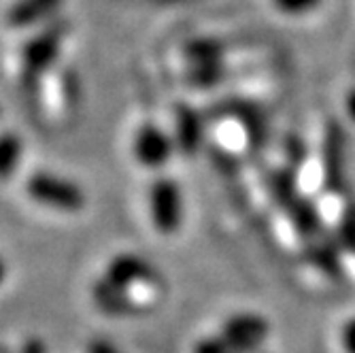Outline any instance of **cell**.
Masks as SVG:
<instances>
[{"instance_id":"cell-1","label":"cell","mask_w":355,"mask_h":353,"mask_svg":"<svg viewBox=\"0 0 355 353\" xmlns=\"http://www.w3.org/2000/svg\"><path fill=\"white\" fill-rule=\"evenodd\" d=\"M71 24L64 17H55L49 24L41 26L39 32L26 39L21 45V83L26 87H35L53 67L62 53L64 41L69 37Z\"/></svg>"},{"instance_id":"cell-2","label":"cell","mask_w":355,"mask_h":353,"mask_svg":"<svg viewBox=\"0 0 355 353\" xmlns=\"http://www.w3.org/2000/svg\"><path fill=\"white\" fill-rule=\"evenodd\" d=\"M26 194L37 205L62 213H79L87 203V196L79 183L55 173H35L28 177Z\"/></svg>"},{"instance_id":"cell-3","label":"cell","mask_w":355,"mask_h":353,"mask_svg":"<svg viewBox=\"0 0 355 353\" xmlns=\"http://www.w3.org/2000/svg\"><path fill=\"white\" fill-rule=\"evenodd\" d=\"M183 194L173 177H157L149 187V213L157 232L173 234L183 223Z\"/></svg>"},{"instance_id":"cell-4","label":"cell","mask_w":355,"mask_h":353,"mask_svg":"<svg viewBox=\"0 0 355 353\" xmlns=\"http://www.w3.org/2000/svg\"><path fill=\"white\" fill-rule=\"evenodd\" d=\"M132 151L141 166L155 171V169H164L171 162V157L177 151V145H175V137L168 135L164 128L147 121L139 128L132 143Z\"/></svg>"},{"instance_id":"cell-5","label":"cell","mask_w":355,"mask_h":353,"mask_svg":"<svg viewBox=\"0 0 355 353\" xmlns=\"http://www.w3.org/2000/svg\"><path fill=\"white\" fill-rule=\"evenodd\" d=\"M105 281L119 287L125 294L137 285H151L155 281L153 266L137 253H119L109 262Z\"/></svg>"},{"instance_id":"cell-6","label":"cell","mask_w":355,"mask_h":353,"mask_svg":"<svg viewBox=\"0 0 355 353\" xmlns=\"http://www.w3.org/2000/svg\"><path fill=\"white\" fill-rule=\"evenodd\" d=\"M64 0H15L7 9V26L13 30H28L45 26L58 17Z\"/></svg>"},{"instance_id":"cell-7","label":"cell","mask_w":355,"mask_h":353,"mask_svg":"<svg viewBox=\"0 0 355 353\" xmlns=\"http://www.w3.org/2000/svg\"><path fill=\"white\" fill-rule=\"evenodd\" d=\"M202 137H205V128H202L200 115L187 107H181L177 111V119H175L177 149H181V153H185V155L198 153V149L202 145Z\"/></svg>"},{"instance_id":"cell-8","label":"cell","mask_w":355,"mask_h":353,"mask_svg":"<svg viewBox=\"0 0 355 353\" xmlns=\"http://www.w3.org/2000/svg\"><path fill=\"white\" fill-rule=\"evenodd\" d=\"M24 155V143L15 132L0 135V181H7L15 175Z\"/></svg>"},{"instance_id":"cell-9","label":"cell","mask_w":355,"mask_h":353,"mask_svg":"<svg viewBox=\"0 0 355 353\" xmlns=\"http://www.w3.org/2000/svg\"><path fill=\"white\" fill-rule=\"evenodd\" d=\"M185 55L189 60V67H198V64H221L223 45L215 39H193L185 45Z\"/></svg>"},{"instance_id":"cell-10","label":"cell","mask_w":355,"mask_h":353,"mask_svg":"<svg viewBox=\"0 0 355 353\" xmlns=\"http://www.w3.org/2000/svg\"><path fill=\"white\" fill-rule=\"evenodd\" d=\"M223 77V62L221 64H198L189 67V81L198 87H213Z\"/></svg>"},{"instance_id":"cell-11","label":"cell","mask_w":355,"mask_h":353,"mask_svg":"<svg viewBox=\"0 0 355 353\" xmlns=\"http://www.w3.org/2000/svg\"><path fill=\"white\" fill-rule=\"evenodd\" d=\"M321 3H324V0H272L275 9L281 11L283 15H289V17L309 15L315 9H319Z\"/></svg>"},{"instance_id":"cell-12","label":"cell","mask_w":355,"mask_h":353,"mask_svg":"<svg viewBox=\"0 0 355 353\" xmlns=\"http://www.w3.org/2000/svg\"><path fill=\"white\" fill-rule=\"evenodd\" d=\"M345 113L351 119V123H355V87L349 89L345 96Z\"/></svg>"},{"instance_id":"cell-13","label":"cell","mask_w":355,"mask_h":353,"mask_svg":"<svg viewBox=\"0 0 355 353\" xmlns=\"http://www.w3.org/2000/svg\"><path fill=\"white\" fill-rule=\"evenodd\" d=\"M89 353H119V351L107 341H94L89 345Z\"/></svg>"},{"instance_id":"cell-14","label":"cell","mask_w":355,"mask_h":353,"mask_svg":"<svg viewBox=\"0 0 355 353\" xmlns=\"http://www.w3.org/2000/svg\"><path fill=\"white\" fill-rule=\"evenodd\" d=\"M5 277H7V266H5V260L0 258V285H3Z\"/></svg>"}]
</instances>
